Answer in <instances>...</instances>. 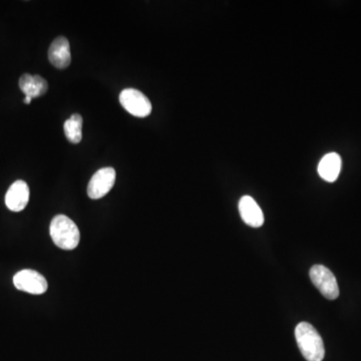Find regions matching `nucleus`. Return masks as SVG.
Masks as SVG:
<instances>
[{
	"mask_svg": "<svg viewBox=\"0 0 361 361\" xmlns=\"http://www.w3.org/2000/svg\"><path fill=\"white\" fill-rule=\"evenodd\" d=\"M295 338L303 358L307 361H322L324 344L318 331L311 323L300 322L295 328Z\"/></svg>",
	"mask_w": 361,
	"mask_h": 361,
	"instance_id": "1",
	"label": "nucleus"
},
{
	"mask_svg": "<svg viewBox=\"0 0 361 361\" xmlns=\"http://www.w3.org/2000/svg\"><path fill=\"white\" fill-rule=\"evenodd\" d=\"M50 232L53 243L64 250H73L80 244V233L77 224L64 215H57L50 223Z\"/></svg>",
	"mask_w": 361,
	"mask_h": 361,
	"instance_id": "2",
	"label": "nucleus"
},
{
	"mask_svg": "<svg viewBox=\"0 0 361 361\" xmlns=\"http://www.w3.org/2000/svg\"><path fill=\"white\" fill-rule=\"evenodd\" d=\"M311 282L325 298L335 300L340 296L337 281L335 276L327 267L314 265L309 272Z\"/></svg>",
	"mask_w": 361,
	"mask_h": 361,
	"instance_id": "3",
	"label": "nucleus"
},
{
	"mask_svg": "<svg viewBox=\"0 0 361 361\" xmlns=\"http://www.w3.org/2000/svg\"><path fill=\"white\" fill-rule=\"evenodd\" d=\"M120 102L122 108L137 118H146L151 113L150 100L135 89H126L120 93Z\"/></svg>",
	"mask_w": 361,
	"mask_h": 361,
	"instance_id": "4",
	"label": "nucleus"
},
{
	"mask_svg": "<svg viewBox=\"0 0 361 361\" xmlns=\"http://www.w3.org/2000/svg\"><path fill=\"white\" fill-rule=\"evenodd\" d=\"M13 284L19 290L28 292L33 295L44 294L48 287L46 278L39 272L30 269L17 272L13 277Z\"/></svg>",
	"mask_w": 361,
	"mask_h": 361,
	"instance_id": "5",
	"label": "nucleus"
},
{
	"mask_svg": "<svg viewBox=\"0 0 361 361\" xmlns=\"http://www.w3.org/2000/svg\"><path fill=\"white\" fill-rule=\"evenodd\" d=\"M115 171L111 167L95 172L88 186V195L91 199L98 200L104 197L113 189L115 182Z\"/></svg>",
	"mask_w": 361,
	"mask_h": 361,
	"instance_id": "6",
	"label": "nucleus"
},
{
	"mask_svg": "<svg viewBox=\"0 0 361 361\" xmlns=\"http://www.w3.org/2000/svg\"><path fill=\"white\" fill-rule=\"evenodd\" d=\"M30 188L24 180H19L13 183L6 195V205L10 211L24 210L30 201Z\"/></svg>",
	"mask_w": 361,
	"mask_h": 361,
	"instance_id": "7",
	"label": "nucleus"
},
{
	"mask_svg": "<svg viewBox=\"0 0 361 361\" xmlns=\"http://www.w3.org/2000/svg\"><path fill=\"white\" fill-rule=\"evenodd\" d=\"M241 218L245 224L253 228H259L264 223V215L259 205L250 196H243L239 201Z\"/></svg>",
	"mask_w": 361,
	"mask_h": 361,
	"instance_id": "8",
	"label": "nucleus"
},
{
	"mask_svg": "<svg viewBox=\"0 0 361 361\" xmlns=\"http://www.w3.org/2000/svg\"><path fill=\"white\" fill-rule=\"evenodd\" d=\"M48 59L51 64L59 70H64L70 66L71 62L70 42L66 37H59L53 40L48 50Z\"/></svg>",
	"mask_w": 361,
	"mask_h": 361,
	"instance_id": "9",
	"label": "nucleus"
},
{
	"mask_svg": "<svg viewBox=\"0 0 361 361\" xmlns=\"http://www.w3.org/2000/svg\"><path fill=\"white\" fill-rule=\"evenodd\" d=\"M19 88L26 97L39 98L48 91V82L40 75H31L24 73L19 80Z\"/></svg>",
	"mask_w": 361,
	"mask_h": 361,
	"instance_id": "10",
	"label": "nucleus"
},
{
	"mask_svg": "<svg viewBox=\"0 0 361 361\" xmlns=\"http://www.w3.org/2000/svg\"><path fill=\"white\" fill-rule=\"evenodd\" d=\"M340 170L341 158L336 153L327 154L321 159L318 165V174L326 182H335L340 176Z\"/></svg>",
	"mask_w": 361,
	"mask_h": 361,
	"instance_id": "11",
	"label": "nucleus"
},
{
	"mask_svg": "<svg viewBox=\"0 0 361 361\" xmlns=\"http://www.w3.org/2000/svg\"><path fill=\"white\" fill-rule=\"evenodd\" d=\"M64 133L71 144H79L82 139V118L75 113L64 122Z\"/></svg>",
	"mask_w": 361,
	"mask_h": 361,
	"instance_id": "12",
	"label": "nucleus"
},
{
	"mask_svg": "<svg viewBox=\"0 0 361 361\" xmlns=\"http://www.w3.org/2000/svg\"><path fill=\"white\" fill-rule=\"evenodd\" d=\"M31 100L33 99H30V98L26 97V99H24V104H30L31 102Z\"/></svg>",
	"mask_w": 361,
	"mask_h": 361,
	"instance_id": "13",
	"label": "nucleus"
}]
</instances>
